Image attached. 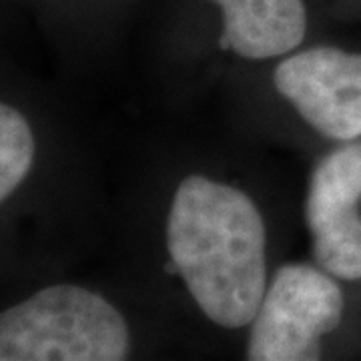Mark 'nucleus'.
<instances>
[{
	"label": "nucleus",
	"instance_id": "6",
	"mask_svg": "<svg viewBox=\"0 0 361 361\" xmlns=\"http://www.w3.org/2000/svg\"><path fill=\"white\" fill-rule=\"evenodd\" d=\"M223 11L221 49L265 61L297 49L307 32L303 0H213Z\"/></svg>",
	"mask_w": 361,
	"mask_h": 361
},
{
	"label": "nucleus",
	"instance_id": "3",
	"mask_svg": "<svg viewBox=\"0 0 361 361\" xmlns=\"http://www.w3.org/2000/svg\"><path fill=\"white\" fill-rule=\"evenodd\" d=\"M336 279L305 263L277 271L251 322L247 360H319L322 337L331 334L343 317L345 299Z\"/></svg>",
	"mask_w": 361,
	"mask_h": 361
},
{
	"label": "nucleus",
	"instance_id": "7",
	"mask_svg": "<svg viewBox=\"0 0 361 361\" xmlns=\"http://www.w3.org/2000/svg\"><path fill=\"white\" fill-rule=\"evenodd\" d=\"M39 163V135L28 113L0 97V213L32 179Z\"/></svg>",
	"mask_w": 361,
	"mask_h": 361
},
{
	"label": "nucleus",
	"instance_id": "1",
	"mask_svg": "<svg viewBox=\"0 0 361 361\" xmlns=\"http://www.w3.org/2000/svg\"><path fill=\"white\" fill-rule=\"evenodd\" d=\"M167 249L211 322L229 329L253 322L267 289L265 225L243 191L187 177L171 203Z\"/></svg>",
	"mask_w": 361,
	"mask_h": 361
},
{
	"label": "nucleus",
	"instance_id": "5",
	"mask_svg": "<svg viewBox=\"0 0 361 361\" xmlns=\"http://www.w3.org/2000/svg\"><path fill=\"white\" fill-rule=\"evenodd\" d=\"M273 82L323 137L341 142L361 137V54L313 47L281 61Z\"/></svg>",
	"mask_w": 361,
	"mask_h": 361
},
{
	"label": "nucleus",
	"instance_id": "4",
	"mask_svg": "<svg viewBox=\"0 0 361 361\" xmlns=\"http://www.w3.org/2000/svg\"><path fill=\"white\" fill-rule=\"evenodd\" d=\"M305 221L317 265L343 281L361 279V142L351 141L315 165Z\"/></svg>",
	"mask_w": 361,
	"mask_h": 361
},
{
	"label": "nucleus",
	"instance_id": "2",
	"mask_svg": "<svg viewBox=\"0 0 361 361\" xmlns=\"http://www.w3.org/2000/svg\"><path fill=\"white\" fill-rule=\"evenodd\" d=\"M129 327L101 293L44 285L0 310V361H121Z\"/></svg>",
	"mask_w": 361,
	"mask_h": 361
}]
</instances>
